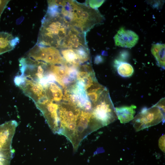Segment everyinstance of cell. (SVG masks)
Wrapping results in <instances>:
<instances>
[{
  "mask_svg": "<svg viewBox=\"0 0 165 165\" xmlns=\"http://www.w3.org/2000/svg\"><path fill=\"white\" fill-rule=\"evenodd\" d=\"M114 66L116 69L118 74L122 77H130L134 73V69L132 66L125 61L116 59L114 61Z\"/></svg>",
  "mask_w": 165,
  "mask_h": 165,
  "instance_id": "obj_14",
  "label": "cell"
},
{
  "mask_svg": "<svg viewBox=\"0 0 165 165\" xmlns=\"http://www.w3.org/2000/svg\"><path fill=\"white\" fill-rule=\"evenodd\" d=\"M61 14L74 29L86 34L95 26L102 23L105 18L97 9L75 0H66Z\"/></svg>",
  "mask_w": 165,
  "mask_h": 165,
  "instance_id": "obj_2",
  "label": "cell"
},
{
  "mask_svg": "<svg viewBox=\"0 0 165 165\" xmlns=\"http://www.w3.org/2000/svg\"><path fill=\"white\" fill-rule=\"evenodd\" d=\"M26 57L34 61L50 65L63 64L65 63L57 49L37 44L28 52Z\"/></svg>",
  "mask_w": 165,
  "mask_h": 165,
  "instance_id": "obj_6",
  "label": "cell"
},
{
  "mask_svg": "<svg viewBox=\"0 0 165 165\" xmlns=\"http://www.w3.org/2000/svg\"><path fill=\"white\" fill-rule=\"evenodd\" d=\"M114 39L116 46L131 48L137 43L139 37L134 31L121 27L115 35Z\"/></svg>",
  "mask_w": 165,
  "mask_h": 165,
  "instance_id": "obj_8",
  "label": "cell"
},
{
  "mask_svg": "<svg viewBox=\"0 0 165 165\" xmlns=\"http://www.w3.org/2000/svg\"><path fill=\"white\" fill-rule=\"evenodd\" d=\"M63 100L64 102L87 112H90L93 109L92 104L86 90L78 81L64 89Z\"/></svg>",
  "mask_w": 165,
  "mask_h": 165,
  "instance_id": "obj_5",
  "label": "cell"
},
{
  "mask_svg": "<svg viewBox=\"0 0 165 165\" xmlns=\"http://www.w3.org/2000/svg\"><path fill=\"white\" fill-rule=\"evenodd\" d=\"M103 61V59L100 56H97L95 59V62L97 64H98L102 62Z\"/></svg>",
  "mask_w": 165,
  "mask_h": 165,
  "instance_id": "obj_19",
  "label": "cell"
},
{
  "mask_svg": "<svg viewBox=\"0 0 165 165\" xmlns=\"http://www.w3.org/2000/svg\"><path fill=\"white\" fill-rule=\"evenodd\" d=\"M165 49L164 44L157 43L152 44L151 52L156 61L159 66L165 68Z\"/></svg>",
  "mask_w": 165,
  "mask_h": 165,
  "instance_id": "obj_12",
  "label": "cell"
},
{
  "mask_svg": "<svg viewBox=\"0 0 165 165\" xmlns=\"http://www.w3.org/2000/svg\"><path fill=\"white\" fill-rule=\"evenodd\" d=\"M92 114L94 119L102 127L117 119L115 108L107 88L100 96L93 108Z\"/></svg>",
  "mask_w": 165,
  "mask_h": 165,
  "instance_id": "obj_3",
  "label": "cell"
},
{
  "mask_svg": "<svg viewBox=\"0 0 165 165\" xmlns=\"http://www.w3.org/2000/svg\"><path fill=\"white\" fill-rule=\"evenodd\" d=\"M21 76L22 80L18 86L35 104L43 102L48 99L44 87L39 82Z\"/></svg>",
  "mask_w": 165,
  "mask_h": 165,
  "instance_id": "obj_7",
  "label": "cell"
},
{
  "mask_svg": "<svg viewBox=\"0 0 165 165\" xmlns=\"http://www.w3.org/2000/svg\"><path fill=\"white\" fill-rule=\"evenodd\" d=\"M104 1V0H88L86 1L85 4L92 8L97 9Z\"/></svg>",
  "mask_w": 165,
  "mask_h": 165,
  "instance_id": "obj_16",
  "label": "cell"
},
{
  "mask_svg": "<svg viewBox=\"0 0 165 165\" xmlns=\"http://www.w3.org/2000/svg\"><path fill=\"white\" fill-rule=\"evenodd\" d=\"M44 87L48 99L52 102H60L63 97L62 90L54 82L48 83Z\"/></svg>",
  "mask_w": 165,
  "mask_h": 165,
  "instance_id": "obj_11",
  "label": "cell"
},
{
  "mask_svg": "<svg viewBox=\"0 0 165 165\" xmlns=\"http://www.w3.org/2000/svg\"><path fill=\"white\" fill-rule=\"evenodd\" d=\"M10 0H0V20L1 15Z\"/></svg>",
  "mask_w": 165,
  "mask_h": 165,
  "instance_id": "obj_17",
  "label": "cell"
},
{
  "mask_svg": "<svg viewBox=\"0 0 165 165\" xmlns=\"http://www.w3.org/2000/svg\"><path fill=\"white\" fill-rule=\"evenodd\" d=\"M18 37L8 33L0 32V55L13 50L18 43Z\"/></svg>",
  "mask_w": 165,
  "mask_h": 165,
  "instance_id": "obj_9",
  "label": "cell"
},
{
  "mask_svg": "<svg viewBox=\"0 0 165 165\" xmlns=\"http://www.w3.org/2000/svg\"><path fill=\"white\" fill-rule=\"evenodd\" d=\"M162 136L160 139L159 141V145L160 148L163 151H164V137Z\"/></svg>",
  "mask_w": 165,
  "mask_h": 165,
  "instance_id": "obj_18",
  "label": "cell"
},
{
  "mask_svg": "<svg viewBox=\"0 0 165 165\" xmlns=\"http://www.w3.org/2000/svg\"><path fill=\"white\" fill-rule=\"evenodd\" d=\"M61 53L66 63L77 67L81 65L82 63L74 49H61Z\"/></svg>",
  "mask_w": 165,
  "mask_h": 165,
  "instance_id": "obj_13",
  "label": "cell"
},
{
  "mask_svg": "<svg viewBox=\"0 0 165 165\" xmlns=\"http://www.w3.org/2000/svg\"><path fill=\"white\" fill-rule=\"evenodd\" d=\"M136 106L132 105L130 106H124L115 108L117 118L122 123H128L133 120L135 113Z\"/></svg>",
  "mask_w": 165,
  "mask_h": 165,
  "instance_id": "obj_10",
  "label": "cell"
},
{
  "mask_svg": "<svg viewBox=\"0 0 165 165\" xmlns=\"http://www.w3.org/2000/svg\"><path fill=\"white\" fill-rule=\"evenodd\" d=\"M77 31L58 12L46 13L42 20L36 44L57 49H72Z\"/></svg>",
  "mask_w": 165,
  "mask_h": 165,
  "instance_id": "obj_1",
  "label": "cell"
},
{
  "mask_svg": "<svg viewBox=\"0 0 165 165\" xmlns=\"http://www.w3.org/2000/svg\"><path fill=\"white\" fill-rule=\"evenodd\" d=\"M165 119V110L156 104L151 107L143 108L134 117L132 124L138 131L156 125Z\"/></svg>",
  "mask_w": 165,
  "mask_h": 165,
  "instance_id": "obj_4",
  "label": "cell"
},
{
  "mask_svg": "<svg viewBox=\"0 0 165 165\" xmlns=\"http://www.w3.org/2000/svg\"><path fill=\"white\" fill-rule=\"evenodd\" d=\"M13 154L12 150H6L0 145V165H10Z\"/></svg>",
  "mask_w": 165,
  "mask_h": 165,
  "instance_id": "obj_15",
  "label": "cell"
}]
</instances>
